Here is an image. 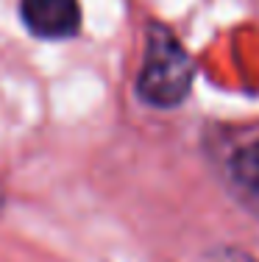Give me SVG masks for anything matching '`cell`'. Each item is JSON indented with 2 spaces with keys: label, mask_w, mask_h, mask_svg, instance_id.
I'll use <instances>...</instances> for the list:
<instances>
[{
  "label": "cell",
  "mask_w": 259,
  "mask_h": 262,
  "mask_svg": "<svg viewBox=\"0 0 259 262\" xmlns=\"http://www.w3.org/2000/svg\"><path fill=\"white\" fill-rule=\"evenodd\" d=\"M195 64L168 26L151 23L145 39V59L137 76V92L156 109H173L187 98Z\"/></svg>",
  "instance_id": "1"
},
{
  "label": "cell",
  "mask_w": 259,
  "mask_h": 262,
  "mask_svg": "<svg viewBox=\"0 0 259 262\" xmlns=\"http://www.w3.org/2000/svg\"><path fill=\"white\" fill-rule=\"evenodd\" d=\"M20 14L39 39H70L81 31L78 0H20Z\"/></svg>",
  "instance_id": "2"
},
{
  "label": "cell",
  "mask_w": 259,
  "mask_h": 262,
  "mask_svg": "<svg viewBox=\"0 0 259 262\" xmlns=\"http://www.w3.org/2000/svg\"><path fill=\"white\" fill-rule=\"evenodd\" d=\"M231 176L237 190L251 201V207L259 212V142L243 148L231 162Z\"/></svg>",
  "instance_id": "3"
},
{
  "label": "cell",
  "mask_w": 259,
  "mask_h": 262,
  "mask_svg": "<svg viewBox=\"0 0 259 262\" xmlns=\"http://www.w3.org/2000/svg\"><path fill=\"white\" fill-rule=\"evenodd\" d=\"M0 209H3V187H0Z\"/></svg>",
  "instance_id": "4"
}]
</instances>
